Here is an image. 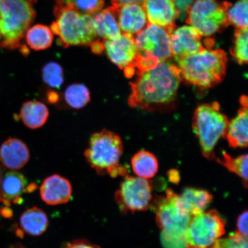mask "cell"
I'll return each instance as SVG.
<instances>
[{
  "label": "cell",
  "instance_id": "obj_1",
  "mask_svg": "<svg viewBox=\"0 0 248 248\" xmlns=\"http://www.w3.org/2000/svg\"><path fill=\"white\" fill-rule=\"evenodd\" d=\"M183 78L181 71L169 61L160 62L156 66L138 71L137 78L130 83V107L152 109L166 106L175 100Z\"/></svg>",
  "mask_w": 248,
  "mask_h": 248
},
{
  "label": "cell",
  "instance_id": "obj_2",
  "mask_svg": "<svg viewBox=\"0 0 248 248\" xmlns=\"http://www.w3.org/2000/svg\"><path fill=\"white\" fill-rule=\"evenodd\" d=\"M156 222L161 232L160 238L164 248H186V234L191 216L183 204L180 195L170 189L166 196L154 202Z\"/></svg>",
  "mask_w": 248,
  "mask_h": 248
},
{
  "label": "cell",
  "instance_id": "obj_3",
  "mask_svg": "<svg viewBox=\"0 0 248 248\" xmlns=\"http://www.w3.org/2000/svg\"><path fill=\"white\" fill-rule=\"evenodd\" d=\"M176 61L182 78L189 84L204 89L213 88L222 82L228 64L224 51L209 48Z\"/></svg>",
  "mask_w": 248,
  "mask_h": 248
},
{
  "label": "cell",
  "instance_id": "obj_4",
  "mask_svg": "<svg viewBox=\"0 0 248 248\" xmlns=\"http://www.w3.org/2000/svg\"><path fill=\"white\" fill-rule=\"evenodd\" d=\"M36 0H0V48L21 47L23 54L29 49L21 44L35 19Z\"/></svg>",
  "mask_w": 248,
  "mask_h": 248
},
{
  "label": "cell",
  "instance_id": "obj_5",
  "mask_svg": "<svg viewBox=\"0 0 248 248\" xmlns=\"http://www.w3.org/2000/svg\"><path fill=\"white\" fill-rule=\"evenodd\" d=\"M56 21L52 24V32L59 36L60 45L90 46L96 39L93 29L92 16L83 15L70 2L58 0L55 5Z\"/></svg>",
  "mask_w": 248,
  "mask_h": 248
},
{
  "label": "cell",
  "instance_id": "obj_6",
  "mask_svg": "<svg viewBox=\"0 0 248 248\" xmlns=\"http://www.w3.org/2000/svg\"><path fill=\"white\" fill-rule=\"evenodd\" d=\"M123 153L122 139L116 133L104 129L91 136L85 156L98 173H108L115 178L126 173L125 169L119 164Z\"/></svg>",
  "mask_w": 248,
  "mask_h": 248
},
{
  "label": "cell",
  "instance_id": "obj_7",
  "mask_svg": "<svg viewBox=\"0 0 248 248\" xmlns=\"http://www.w3.org/2000/svg\"><path fill=\"white\" fill-rule=\"evenodd\" d=\"M219 109L218 102H214L201 105L194 114L193 131L199 139L203 156L209 160L215 159L214 148L220 139L226 137L228 128V117Z\"/></svg>",
  "mask_w": 248,
  "mask_h": 248
},
{
  "label": "cell",
  "instance_id": "obj_8",
  "mask_svg": "<svg viewBox=\"0 0 248 248\" xmlns=\"http://www.w3.org/2000/svg\"><path fill=\"white\" fill-rule=\"evenodd\" d=\"M170 31L148 23L134 36L138 57L136 67L138 71L152 69L160 62L167 61L172 57Z\"/></svg>",
  "mask_w": 248,
  "mask_h": 248
},
{
  "label": "cell",
  "instance_id": "obj_9",
  "mask_svg": "<svg viewBox=\"0 0 248 248\" xmlns=\"http://www.w3.org/2000/svg\"><path fill=\"white\" fill-rule=\"evenodd\" d=\"M231 5L217 0H197L186 11L187 23L201 36H212L229 26L227 12Z\"/></svg>",
  "mask_w": 248,
  "mask_h": 248
},
{
  "label": "cell",
  "instance_id": "obj_10",
  "mask_svg": "<svg viewBox=\"0 0 248 248\" xmlns=\"http://www.w3.org/2000/svg\"><path fill=\"white\" fill-rule=\"evenodd\" d=\"M225 232V221L215 210L192 217L186 234V248H213Z\"/></svg>",
  "mask_w": 248,
  "mask_h": 248
},
{
  "label": "cell",
  "instance_id": "obj_11",
  "mask_svg": "<svg viewBox=\"0 0 248 248\" xmlns=\"http://www.w3.org/2000/svg\"><path fill=\"white\" fill-rule=\"evenodd\" d=\"M115 197L123 212L147 210L153 198L151 182L146 179L126 175Z\"/></svg>",
  "mask_w": 248,
  "mask_h": 248
},
{
  "label": "cell",
  "instance_id": "obj_12",
  "mask_svg": "<svg viewBox=\"0 0 248 248\" xmlns=\"http://www.w3.org/2000/svg\"><path fill=\"white\" fill-rule=\"evenodd\" d=\"M105 50L109 60L120 69H135L138 51L134 36L122 33L117 38L103 40Z\"/></svg>",
  "mask_w": 248,
  "mask_h": 248
},
{
  "label": "cell",
  "instance_id": "obj_13",
  "mask_svg": "<svg viewBox=\"0 0 248 248\" xmlns=\"http://www.w3.org/2000/svg\"><path fill=\"white\" fill-rule=\"evenodd\" d=\"M142 5L148 23L163 27L171 33L175 30L180 12L174 0H145Z\"/></svg>",
  "mask_w": 248,
  "mask_h": 248
},
{
  "label": "cell",
  "instance_id": "obj_14",
  "mask_svg": "<svg viewBox=\"0 0 248 248\" xmlns=\"http://www.w3.org/2000/svg\"><path fill=\"white\" fill-rule=\"evenodd\" d=\"M202 37L190 26L180 27L173 30L170 33L172 57L176 61L180 58L197 54L205 48L202 41Z\"/></svg>",
  "mask_w": 248,
  "mask_h": 248
},
{
  "label": "cell",
  "instance_id": "obj_15",
  "mask_svg": "<svg viewBox=\"0 0 248 248\" xmlns=\"http://www.w3.org/2000/svg\"><path fill=\"white\" fill-rule=\"evenodd\" d=\"M35 184H29L25 176L18 172L11 171L5 173L0 181V196L1 202L7 206L11 203L19 202L26 192H32L36 188Z\"/></svg>",
  "mask_w": 248,
  "mask_h": 248
},
{
  "label": "cell",
  "instance_id": "obj_16",
  "mask_svg": "<svg viewBox=\"0 0 248 248\" xmlns=\"http://www.w3.org/2000/svg\"><path fill=\"white\" fill-rule=\"evenodd\" d=\"M117 9L118 21L122 33L134 36L147 26V15L142 5L131 3L117 7Z\"/></svg>",
  "mask_w": 248,
  "mask_h": 248
},
{
  "label": "cell",
  "instance_id": "obj_17",
  "mask_svg": "<svg viewBox=\"0 0 248 248\" xmlns=\"http://www.w3.org/2000/svg\"><path fill=\"white\" fill-rule=\"evenodd\" d=\"M42 199L49 205H57L69 202L72 187L68 180L58 175L46 178L40 187Z\"/></svg>",
  "mask_w": 248,
  "mask_h": 248
},
{
  "label": "cell",
  "instance_id": "obj_18",
  "mask_svg": "<svg viewBox=\"0 0 248 248\" xmlns=\"http://www.w3.org/2000/svg\"><path fill=\"white\" fill-rule=\"evenodd\" d=\"M30 155L26 144L17 139L10 138L0 148V160L11 170H19L29 162Z\"/></svg>",
  "mask_w": 248,
  "mask_h": 248
},
{
  "label": "cell",
  "instance_id": "obj_19",
  "mask_svg": "<svg viewBox=\"0 0 248 248\" xmlns=\"http://www.w3.org/2000/svg\"><path fill=\"white\" fill-rule=\"evenodd\" d=\"M93 29L103 40L115 39L122 33L118 21L117 7L111 6L92 16Z\"/></svg>",
  "mask_w": 248,
  "mask_h": 248
},
{
  "label": "cell",
  "instance_id": "obj_20",
  "mask_svg": "<svg viewBox=\"0 0 248 248\" xmlns=\"http://www.w3.org/2000/svg\"><path fill=\"white\" fill-rule=\"evenodd\" d=\"M248 107H242L236 117L229 123L226 137L232 148L248 147Z\"/></svg>",
  "mask_w": 248,
  "mask_h": 248
},
{
  "label": "cell",
  "instance_id": "obj_21",
  "mask_svg": "<svg viewBox=\"0 0 248 248\" xmlns=\"http://www.w3.org/2000/svg\"><path fill=\"white\" fill-rule=\"evenodd\" d=\"M180 198L191 217L204 212L213 199L209 192L193 188L185 189Z\"/></svg>",
  "mask_w": 248,
  "mask_h": 248
},
{
  "label": "cell",
  "instance_id": "obj_22",
  "mask_svg": "<svg viewBox=\"0 0 248 248\" xmlns=\"http://www.w3.org/2000/svg\"><path fill=\"white\" fill-rule=\"evenodd\" d=\"M49 111L44 104L39 101H28L23 105L20 118L28 128L38 129L45 125Z\"/></svg>",
  "mask_w": 248,
  "mask_h": 248
},
{
  "label": "cell",
  "instance_id": "obj_23",
  "mask_svg": "<svg viewBox=\"0 0 248 248\" xmlns=\"http://www.w3.org/2000/svg\"><path fill=\"white\" fill-rule=\"evenodd\" d=\"M20 225L23 231L31 235H39L45 232L48 225L46 214L38 207L28 209L21 215Z\"/></svg>",
  "mask_w": 248,
  "mask_h": 248
},
{
  "label": "cell",
  "instance_id": "obj_24",
  "mask_svg": "<svg viewBox=\"0 0 248 248\" xmlns=\"http://www.w3.org/2000/svg\"><path fill=\"white\" fill-rule=\"evenodd\" d=\"M132 166L133 171L139 177L144 179L153 178L157 172V160L153 154L141 151L132 157Z\"/></svg>",
  "mask_w": 248,
  "mask_h": 248
},
{
  "label": "cell",
  "instance_id": "obj_25",
  "mask_svg": "<svg viewBox=\"0 0 248 248\" xmlns=\"http://www.w3.org/2000/svg\"><path fill=\"white\" fill-rule=\"evenodd\" d=\"M53 39L51 30L44 25H35L26 32L27 44L31 48L35 51L49 48L52 45Z\"/></svg>",
  "mask_w": 248,
  "mask_h": 248
},
{
  "label": "cell",
  "instance_id": "obj_26",
  "mask_svg": "<svg viewBox=\"0 0 248 248\" xmlns=\"http://www.w3.org/2000/svg\"><path fill=\"white\" fill-rule=\"evenodd\" d=\"M64 99L70 107L79 109L91 101V93L86 86L74 83L67 87L64 92Z\"/></svg>",
  "mask_w": 248,
  "mask_h": 248
},
{
  "label": "cell",
  "instance_id": "obj_27",
  "mask_svg": "<svg viewBox=\"0 0 248 248\" xmlns=\"http://www.w3.org/2000/svg\"><path fill=\"white\" fill-rule=\"evenodd\" d=\"M217 162L222 164L230 171L236 173L243 179L244 185L247 187L248 183V155H243L236 158H232L226 153H223V159H217Z\"/></svg>",
  "mask_w": 248,
  "mask_h": 248
},
{
  "label": "cell",
  "instance_id": "obj_28",
  "mask_svg": "<svg viewBox=\"0 0 248 248\" xmlns=\"http://www.w3.org/2000/svg\"><path fill=\"white\" fill-rule=\"evenodd\" d=\"M248 0H239L230 6L227 12L229 25L236 29H248Z\"/></svg>",
  "mask_w": 248,
  "mask_h": 248
},
{
  "label": "cell",
  "instance_id": "obj_29",
  "mask_svg": "<svg viewBox=\"0 0 248 248\" xmlns=\"http://www.w3.org/2000/svg\"><path fill=\"white\" fill-rule=\"evenodd\" d=\"M248 29H236L234 33V46L231 53L240 64L248 63Z\"/></svg>",
  "mask_w": 248,
  "mask_h": 248
},
{
  "label": "cell",
  "instance_id": "obj_30",
  "mask_svg": "<svg viewBox=\"0 0 248 248\" xmlns=\"http://www.w3.org/2000/svg\"><path fill=\"white\" fill-rule=\"evenodd\" d=\"M42 77L46 84L51 88H60L64 82L63 69L55 62H49L43 68Z\"/></svg>",
  "mask_w": 248,
  "mask_h": 248
},
{
  "label": "cell",
  "instance_id": "obj_31",
  "mask_svg": "<svg viewBox=\"0 0 248 248\" xmlns=\"http://www.w3.org/2000/svg\"><path fill=\"white\" fill-rule=\"evenodd\" d=\"M70 2L78 11L83 15L93 16L102 10L104 0H63Z\"/></svg>",
  "mask_w": 248,
  "mask_h": 248
},
{
  "label": "cell",
  "instance_id": "obj_32",
  "mask_svg": "<svg viewBox=\"0 0 248 248\" xmlns=\"http://www.w3.org/2000/svg\"><path fill=\"white\" fill-rule=\"evenodd\" d=\"M248 237L236 232L234 234L216 241L213 248H248Z\"/></svg>",
  "mask_w": 248,
  "mask_h": 248
},
{
  "label": "cell",
  "instance_id": "obj_33",
  "mask_svg": "<svg viewBox=\"0 0 248 248\" xmlns=\"http://www.w3.org/2000/svg\"><path fill=\"white\" fill-rule=\"evenodd\" d=\"M238 232L248 237V212H243L238 217L237 223Z\"/></svg>",
  "mask_w": 248,
  "mask_h": 248
},
{
  "label": "cell",
  "instance_id": "obj_34",
  "mask_svg": "<svg viewBox=\"0 0 248 248\" xmlns=\"http://www.w3.org/2000/svg\"><path fill=\"white\" fill-rule=\"evenodd\" d=\"M64 248H100L85 240H76L66 245Z\"/></svg>",
  "mask_w": 248,
  "mask_h": 248
},
{
  "label": "cell",
  "instance_id": "obj_35",
  "mask_svg": "<svg viewBox=\"0 0 248 248\" xmlns=\"http://www.w3.org/2000/svg\"><path fill=\"white\" fill-rule=\"evenodd\" d=\"M93 53L101 55L105 50L103 40L95 39L90 45Z\"/></svg>",
  "mask_w": 248,
  "mask_h": 248
},
{
  "label": "cell",
  "instance_id": "obj_36",
  "mask_svg": "<svg viewBox=\"0 0 248 248\" xmlns=\"http://www.w3.org/2000/svg\"><path fill=\"white\" fill-rule=\"evenodd\" d=\"M110 1L114 7H119L123 5L131 4V3L142 5L145 0H110Z\"/></svg>",
  "mask_w": 248,
  "mask_h": 248
},
{
  "label": "cell",
  "instance_id": "obj_37",
  "mask_svg": "<svg viewBox=\"0 0 248 248\" xmlns=\"http://www.w3.org/2000/svg\"><path fill=\"white\" fill-rule=\"evenodd\" d=\"M174 1L179 12L180 11H185L186 12L193 0H174Z\"/></svg>",
  "mask_w": 248,
  "mask_h": 248
},
{
  "label": "cell",
  "instance_id": "obj_38",
  "mask_svg": "<svg viewBox=\"0 0 248 248\" xmlns=\"http://www.w3.org/2000/svg\"><path fill=\"white\" fill-rule=\"evenodd\" d=\"M169 179L170 182L178 184L179 181V172L176 170H170L169 172Z\"/></svg>",
  "mask_w": 248,
  "mask_h": 248
},
{
  "label": "cell",
  "instance_id": "obj_39",
  "mask_svg": "<svg viewBox=\"0 0 248 248\" xmlns=\"http://www.w3.org/2000/svg\"><path fill=\"white\" fill-rule=\"evenodd\" d=\"M240 103L243 107H248V98L247 96H242L240 98Z\"/></svg>",
  "mask_w": 248,
  "mask_h": 248
},
{
  "label": "cell",
  "instance_id": "obj_40",
  "mask_svg": "<svg viewBox=\"0 0 248 248\" xmlns=\"http://www.w3.org/2000/svg\"><path fill=\"white\" fill-rule=\"evenodd\" d=\"M0 181H1V173H0ZM1 196H0V202H1Z\"/></svg>",
  "mask_w": 248,
  "mask_h": 248
},
{
  "label": "cell",
  "instance_id": "obj_41",
  "mask_svg": "<svg viewBox=\"0 0 248 248\" xmlns=\"http://www.w3.org/2000/svg\"></svg>",
  "mask_w": 248,
  "mask_h": 248
}]
</instances>
